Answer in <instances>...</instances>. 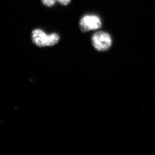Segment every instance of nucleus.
<instances>
[{"label": "nucleus", "instance_id": "obj_3", "mask_svg": "<svg viewBox=\"0 0 155 155\" xmlns=\"http://www.w3.org/2000/svg\"><path fill=\"white\" fill-rule=\"evenodd\" d=\"M101 26V20L97 15H85L81 18L79 22V28L82 32L98 29Z\"/></svg>", "mask_w": 155, "mask_h": 155}, {"label": "nucleus", "instance_id": "obj_2", "mask_svg": "<svg viewBox=\"0 0 155 155\" xmlns=\"http://www.w3.org/2000/svg\"><path fill=\"white\" fill-rule=\"evenodd\" d=\"M92 45L98 51H107L111 47L112 39L110 34L99 31L94 34L91 38Z\"/></svg>", "mask_w": 155, "mask_h": 155}, {"label": "nucleus", "instance_id": "obj_4", "mask_svg": "<svg viewBox=\"0 0 155 155\" xmlns=\"http://www.w3.org/2000/svg\"><path fill=\"white\" fill-rule=\"evenodd\" d=\"M43 5L47 7H51L55 4L57 0H41Z\"/></svg>", "mask_w": 155, "mask_h": 155}, {"label": "nucleus", "instance_id": "obj_5", "mask_svg": "<svg viewBox=\"0 0 155 155\" xmlns=\"http://www.w3.org/2000/svg\"><path fill=\"white\" fill-rule=\"evenodd\" d=\"M70 1L71 0H57V2L63 6H66L69 4Z\"/></svg>", "mask_w": 155, "mask_h": 155}, {"label": "nucleus", "instance_id": "obj_1", "mask_svg": "<svg viewBox=\"0 0 155 155\" xmlns=\"http://www.w3.org/2000/svg\"><path fill=\"white\" fill-rule=\"evenodd\" d=\"M33 43L38 47L52 46L58 42L60 36L56 33L47 34L42 30L36 29L33 30L31 34Z\"/></svg>", "mask_w": 155, "mask_h": 155}]
</instances>
